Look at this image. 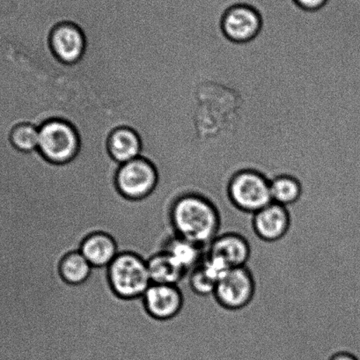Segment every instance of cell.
Here are the masks:
<instances>
[{
	"label": "cell",
	"mask_w": 360,
	"mask_h": 360,
	"mask_svg": "<svg viewBox=\"0 0 360 360\" xmlns=\"http://www.w3.org/2000/svg\"><path fill=\"white\" fill-rule=\"evenodd\" d=\"M51 46L59 60L68 65L75 64L85 54V34L75 23L66 22L58 24L52 31Z\"/></svg>",
	"instance_id": "cell-8"
},
{
	"label": "cell",
	"mask_w": 360,
	"mask_h": 360,
	"mask_svg": "<svg viewBox=\"0 0 360 360\" xmlns=\"http://www.w3.org/2000/svg\"><path fill=\"white\" fill-rule=\"evenodd\" d=\"M108 148L115 162L124 164L141 157L142 142L134 130L122 127L112 132L108 139Z\"/></svg>",
	"instance_id": "cell-13"
},
{
	"label": "cell",
	"mask_w": 360,
	"mask_h": 360,
	"mask_svg": "<svg viewBox=\"0 0 360 360\" xmlns=\"http://www.w3.org/2000/svg\"><path fill=\"white\" fill-rule=\"evenodd\" d=\"M292 2L305 11L314 12L324 8L328 0H292Z\"/></svg>",
	"instance_id": "cell-20"
},
{
	"label": "cell",
	"mask_w": 360,
	"mask_h": 360,
	"mask_svg": "<svg viewBox=\"0 0 360 360\" xmlns=\"http://www.w3.org/2000/svg\"><path fill=\"white\" fill-rule=\"evenodd\" d=\"M256 292L254 276L246 267L231 269L217 283V302L227 310H240L252 302Z\"/></svg>",
	"instance_id": "cell-5"
},
{
	"label": "cell",
	"mask_w": 360,
	"mask_h": 360,
	"mask_svg": "<svg viewBox=\"0 0 360 360\" xmlns=\"http://www.w3.org/2000/svg\"><path fill=\"white\" fill-rule=\"evenodd\" d=\"M171 221L178 237L205 249L219 236L220 217L214 201L205 195L187 194L177 199Z\"/></svg>",
	"instance_id": "cell-1"
},
{
	"label": "cell",
	"mask_w": 360,
	"mask_h": 360,
	"mask_svg": "<svg viewBox=\"0 0 360 360\" xmlns=\"http://www.w3.org/2000/svg\"><path fill=\"white\" fill-rule=\"evenodd\" d=\"M148 267L152 284L178 285L188 275L166 251L150 258Z\"/></svg>",
	"instance_id": "cell-14"
},
{
	"label": "cell",
	"mask_w": 360,
	"mask_h": 360,
	"mask_svg": "<svg viewBox=\"0 0 360 360\" xmlns=\"http://www.w3.org/2000/svg\"><path fill=\"white\" fill-rule=\"evenodd\" d=\"M330 360H359L352 353L346 351H338L331 356Z\"/></svg>",
	"instance_id": "cell-21"
},
{
	"label": "cell",
	"mask_w": 360,
	"mask_h": 360,
	"mask_svg": "<svg viewBox=\"0 0 360 360\" xmlns=\"http://www.w3.org/2000/svg\"><path fill=\"white\" fill-rule=\"evenodd\" d=\"M78 131L68 122L52 119L39 128V150L44 158L55 164L71 162L78 155Z\"/></svg>",
	"instance_id": "cell-3"
},
{
	"label": "cell",
	"mask_w": 360,
	"mask_h": 360,
	"mask_svg": "<svg viewBox=\"0 0 360 360\" xmlns=\"http://www.w3.org/2000/svg\"><path fill=\"white\" fill-rule=\"evenodd\" d=\"M252 226L261 240L268 243L278 242L286 236L291 226L288 208L272 202L255 213Z\"/></svg>",
	"instance_id": "cell-10"
},
{
	"label": "cell",
	"mask_w": 360,
	"mask_h": 360,
	"mask_svg": "<svg viewBox=\"0 0 360 360\" xmlns=\"http://www.w3.org/2000/svg\"><path fill=\"white\" fill-rule=\"evenodd\" d=\"M158 184V173L149 160L139 157L122 164L117 174V186L124 198L131 200H141L155 190Z\"/></svg>",
	"instance_id": "cell-6"
},
{
	"label": "cell",
	"mask_w": 360,
	"mask_h": 360,
	"mask_svg": "<svg viewBox=\"0 0 360 360\" xmlns=\"http://www.w3.org/2000/svg\"><path fill=\"white\" fill-rule=\"evenodd\" d=\"M271 195L272 202L288 208L302 200L303 188L295 178L281 176L271 181Z\"/></svg>",
	"instance_id": "cell-16"
},
{
	"label": "cell",
	"mask_w": 360,
	"mask_h": 360,
	"mask_svg": "<svg viewBox=\"0 0 360 360\" xmlns=\"http://www.w3.org/2000/svg\"><path fill=\"white\" fill-rule=\"evenodd\" d=\"M143 300L148 312L159 320L172 319L184 305V293L178 285L152 284Z\"/></svg>",
	"instance_id": "cell-9"
},
{
	"label": "cell",
	"mask_w": 360,
	"mask_h": 360,
	"mask_svg": "<svg viewBox=\"0 0 360 360\" xmlns=\"http://www.w3.org/2000/svg\"><path fill=\"white\" fill-rule=\"evenodd\" d=\"M79 252L85 257L93 268L108 267L119 254L114 238L110 234L98 232L84 240Z\"/></svg>",
	"instance_id": "cell-12"
},
{
	"label": "cell",
	"mask_w": 360,
	"mask_h": 360,
	"mask_svg": "<svg viewBox=\"0 0 360 360\" xmlns=\"http://www.w3.org/2000/svg\"><path fill=\"white\" fill-rule=\"evenodd\" d=\"M227 198L233 207L254 215L271 204V181L254 171H243L231 181Z\"/></svg>",
	"instance_id": "cell-4"
},
{
	"label": "cell",
	"mask_w": 360,
	"mask_h": 360,
	"mask_svg": "<svg viewBox=\"0 0 360 360\" xmlns=\"http://www.w3.org/2000/svg\"><path fill=\"white\" fill-rule=\"evenodd\" d=\"M108 274L112 289L121 298H141L152 285L148 262L134 253H119Z\"/></svg>",
	"instance_id": "cell-2"
},
{
	"label": "cell",
	"mask_w": 360,
	"mask_h": 360,
	"mask_svg": "<svg viewBox=\"0 0 360 360\" xmlns=\"http://www.w3.org/2000/svg\"><path fill=\"white\" fill-rule=\"evenodd\" d=\"M10 139L17 150L31 153L38 149L39 128L31 124H20L13 129Z\"/></svg>",
	"instance_id": "cell-18"
},
{
	"label": "cell",
	"mask_w": 360,
	"mask_h": 360,
	"mask_svg": "<svg viewBox=\"0 0 360 360\" xmlns=\"http://www.w3.org/2000/svg\"><path fill=\"white\" fill-rule=\"evenodd\" d=\"M205 253L218 257L230 269L246 267L250 259L251 248L242 234L226 233L219 234Z\"/></svg>",
	"instance_id": "cell-11"
},
{
	"label": "cell",
	"mask_w": 360,
	"mask_h": 360,
	"mask_svg": "<svg viewBox=\"0 0 360 360\" xmlns=\"http://www.w3.org/2000/svg\"><path fill=\"white\" fill-rule=\"evenodd\" d=\"M210 46H211V45H210ZM210 46H209V47H210ZM209 47H208V48H209ZM208 48H207V49H208ZM207 49H206V50H207ZM206 50H205V51H206ZM205 51H204V52H205ZM204 52H202V53H204ZM202 54H201V55H202ZM200 57H201V56H200ZM200 57H199V58H200ZM199 58H198V60H199ZM197 68H198V64H197ZM195 76H197V72H195ZM197 82H198V79H197ZM198 91H199V87H198Z\"/></svg>",
	"instance_id": "cell-22"
},
{
	"label": "cell",
	"mask_w": 360,
	"mask_h": 360,
	"mask_svg": "<svg viewBox=\"0 0 360 360\" xmlns=\"http://www.w3.org/2000/svg\"><path fill=\"white\" fill-rule=\"evenodd\" d=\"M165 251L188 274L201 263L205 254V249L202 248L177 236L167 244Z\"/></svg>",
	"instance_id": "cell-15"
},
{
	"label": "cell",
	"mask_w": 360,
	"mask_h": 360,
	"mask_svg": "<svg viewBox=\"0 0 360 360\" xmlns=\"http://www.w3.org/2000/svg\"><path fill=\"white\" fill-rule=\"evenodd\" d=\"M224 32L230 40L246 43L259 33L262 27L260 13L249 5L238 4L226 10L223 17Z\"/></svg>",
	"instance_id": "cell-7"
},
{
	"label": "cell",
	"mask_w": 360,
	"mask_h": 360,
	"mask_svg": "<svg viewBox=\"0 0 360 360\" xmlns=\"http://www.w3.org/2000/svg\"><path fill=\"white\" fill-rule=\"evenodd\" d=\"M59 271L68 284L78 285L90 278L93 267L79 251H75L66 255L61 262Z\"/></svg>",
	"instance_id": "cell-17"
},
{
	"label": "cell",
	"mask_w": 360,
	"mask_h": 360,
	"mask_svg": "<svg viewBox=\"0 0 360 360\" xmlns=\"http://www.w3.org/2000/svg\"><path fill=\"white\" fill-rule=\"evenodd\" d=\"M184 281L188 289L198 297L213 295L217 285L214 279L207 274L200 264L188 272Z\"/></svg>",
	"instance_id": "cell-19"
}]
</instances>
